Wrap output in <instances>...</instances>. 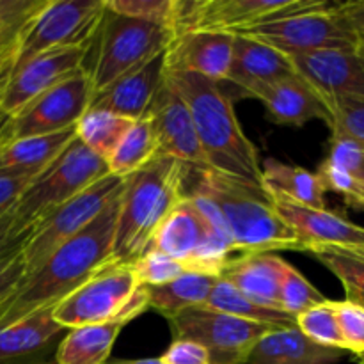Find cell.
<instances>
[{"label": "cell", "mask_w": 364, "mask_h": 364, "mask_svg": "<svg viewBox=\"0 0 364 364\" xmlns=\"http://www.w3.org/2000/svg\"><path fill=\"white\" fill-rule=\"evenodd\" d=\"M119 203L121 192L82 233L57 247L38 269L25 274L16 291L0 304V327L53 308L110 263Z\"/></svg>", "instance_id": "6da1fadb"}, {"label": "cell", "mask_w": 364, "mask_h": 364, "mask_svg": "<svg viewBox=\"0 0 364 364\" xmlns=\"http://www.w3.org/2000/svg\"><path fill=\"white\" fill-rule=\"evenodd\" d=\"M164 77L187 103L210 169L262 187L258 149L242 130L233 102L220 82L167 66Z\"/></svg>", "instance_id": "7a4b0ae2"}, {"label": "cell", "mask_w": 364, "mask_h": 364, "mask_svg": "<svg viewBox=\"0 0 364 364\" xmlns=\"http://www.w3.org/2000/svg\"><path fill=\"white\" fill-rule=\"evenodd\" d=\"M191 188L212 199L233 240L235 252L302 251L297 235L274 208L272 196L258 185L226 176L213 169H192Z\"/></svg>", "instance_id": "3957f363"}, {"label": "cell", "mask_w": 364, "mask_h": 364, "mask_svg": "<svg viewBox=\"0 0 364 364\" xmlns=\"http://www.w3.org/2000/svg\"><path fill=\"white\" fill-rule=\"evenodd\" d=\"M185 164L155 156L123 178L110 263H132L148 251L162 220L185 198Z\"/></svg>", "instance_id": "277c9868"}, {"label": "cell", "mask_w": 364, "mask_h": 364, "mask_svg": "<svg viewBox=\"0 0 364 364\" xmlns=\"http://www.w3.org/2000/svg\"><path fill=\"white\" fill-rule=\"evenodd\" d=\"M109 174L107 162L77 137L28 183L11 210L16 235L32 233L43 219Z\"/></svg>", "instance_id": "5b68a950"}, {"label": "cell", "mask_w": 364, "mask_h": 364, "mask_svg": "<svg viewBox=\"0 0 364 364\" xmlns=\"http://www.w3.org/2000/svg\"><path fill=\"white\" fill-rule=\"evenodd\" d=\"M148 309L146 287L139 284L130 263H107L52 308L64 329L109 322H132Z\"/></svg>", "instance_id": "8992f818"}, {"label": "cell", "mask_w": 364, "mask_h": 364, "mask_svg": "<svg viewBox=\"0 0 364 364\" xmlns=\"http://www.w3.org/2000/svg\"><path fill=\"white\" fill-rule=\"evenodd\" d=\"M173 39L174 32L171 28L135 20L105 7L95 38L96 57L91 68H87L95 92L166 52Z\"/></svg>", "instance_id": "52a82bcc"}, {"label": "cell", "mask_w": 364, "mask_h": 364, "mask_svg": "<svg viewBox=\"0 0 364 364\" xmlns=\"http://www.w3.org/2000/svg\"><path fill=\"white\" fill-rule=\"evenodd\" d=\"M331 6L326 0H178L174 38L196 31L242 34L269 21Z\"/></svg>", "instance_id": "ba28073f"}, {"label": "cell", "mask_w": 364, "mask_h": 364, "mask_svg": "<svg viewBox=\"0 0 364 364\" xmlns=\"http://www.w3.org/2000/svg\"><path fill=\"white\" fill-rule=\"evenodd\" d=\"M105 0H46L21 36L13 68L57 48L92 46Z\"/></svg>", "instance_id": "9c48e42d"}, {"label": "cell", "mask_w": 364, "mask_h": 364, "mask_svg": "<svg viewBox=\"0 0 364 364\" xmlns=\"http://www.w3.org/2000/svg\"><path fill=\"white\" fill-rule=\"evenodd\" d=\"M174 340H191L203 345L212 364H245L259 338L277 327L249 322L213 309H185L169 316Z\"/></svg>", "instance_id": "30bf717a"}, {"label": "cell", "mask_w": 364, "mask_h": 364, "mask_svg": "<svg viewBox=\"0 0 364 364\" xmlns=\"http://www.w3.org/2000/svg\"><path fill=\"white\" fill-rule=\"evenodd\" d=\"M121 191L123 178L105 174L34 226L31 238L21 249L25 274L38 269L57 247L82 233Z\"/></svg>", "instance_id": "8fae6325"}, {"label": "cell", "mask_w": 364, "mask_h": 364, "mask_svg": "<svg viewBox=\"0 0 364 364\" xmlns=\"http://www.w3.org/2000/svg\"><path fill=\"white\" fill-rule=\"evenodd\" d=\"M95 96L87 70L71 75L11 116L7 141L60 134L75 128Z\"/></svg>", "instance_id": "7c38bea8"}, {"label": "cell", "mask_w": 364, "mask_h": 364, "mask_svg": "<svg viewBox=\"0 0 364 364\" xmlns=\"http://www.w3.org/2000/svg\"><path fill=\"white\" fill-rule=\"evenodd\" d=\"M333 7L306 11L294 16L269 21L242 32V36L272 46L287 55L316 52V50H355L358 36L348 31Z\"/></svg>", "instance_id": "4fadbf2b"}, {"label": "cell", "mask_w": 364, "mask_h": 364, "mask_svg": "<svg viewBox=\"0 0 364 364\" xmlns=\"http://www.w3.org/2000/svg\"><path fill=\"white\" fill-rule=\"evenodd\" d=\"M149 249L183 263L191 272L215 277L231 258L212 244L201 215L187 196L162 220Z\"/></svg>", "instance_id": "5bb4252c"}, {"label": "cell", "mask_w": 364, "mask_h": 364, "mask_svg": "<svg viewBox=\"0 0 364 364\" xmlns=\"http://www.w3.org/2000/svg\"><path fill=\"white\" fill-rule=\"evenodd\" d=\"M91 46L57 48L13 68L0 92V110L7 116L20 112L27 103L85 68Z\"/></svg>", "instance_id": "9a60e30c"}, {"label": "cell", "mask_w": 364, "mask_h": 364, "mask_svg": "<svg viewBox=\"0 0 364 364\" xmlns=\"http://www.w3.org/2000/svg\"><path fill=\"white\" fill-rule=\"evenodd\" d=\"M288 57L295 73L323 103L364 100V59L358 50H316Z\"/></svg>", "instance_id": "2e32d148"}, {"label": "cell", "mask_w": 364, "mask_h": 364, "mask_svg": "<svg viewBox=\"0 0 364 364\" xmlns=\"http://www.w3.org/2000/svg\"><path fill=\"white\" fill-rule=\"evenodd\" d=\"M146 117L151 121L159 142V156H169L192 169H210L196 135L187 103L174 91L166 77Z\"/></svg>", "instance_id": "e0dca14e"}, {"label": "cell", "mask_w": 364, "mask_h": 364, "mask_svg": "<svg viewBox=\"0 0 364 364\" xmlns=\"http://www.w3.org/2000/svg\"><path fill=\"white\" fill-rule=\"evenodd\" d=\"M274 208L297 235L302 251L320 247H350L364 244V228L327 208H311L283 198H274Z\"/></svg>", "instance_id": "ac0fdd59"}, {"label": "cell", "mask_w": 364, "mask_h": 364, "mask_svg": "<svg viewBox=\"0 0 364 364\" xmlns=\"http://www.w3.org/2000/svg\"><path fill=\"white\" fill-rule=\"evenodd\" d=\"M164 71L166 52L121 75L102 91H96L89 109L107 110L130 121L142 119L148 114L153 98L162 84Z\"/></svg>", "instance_id": "d6986e66"}, {"label": "cell", "mask_w": 364, "mask_h": 364, "mask_svg": "<svg viewBox=\"0 0 364 364\" xmlns=\"http://www.w3.org/2000/svg\"><path fill=\"white\" fill-rule=\"evenodd\" d=\"M66 331L53 320L52 308L0 327V364H50Z\"/></svg>", "instance_id": "ffe728a7"}, {"label": "cell", "mask_w": 364, "mask_h": 364, "mask_svg": "<svg viewBox=\"0 0 364 364\" xmlns=\"http://www.w3.org/2000/svg\"><path fill=\"white\" fill-rule=\"evenodd\" d=\"M235 34L228 32H183L166 50V66L171 70L201 75L213 82L226 80L233 53Z\"/></svg>", "instance_id": "44dd1931"}, {"label": "cell", "mask_w": 364, "mask_h": 364, "mask_svg": "<svg viewBox=\"0 0 364 364\" xmlns=\"http://www.w3.org/2000/svg\"><path fill=\"white\" fill-rule=\"evenodd\" d=\"M291 75H295V68L287 53L247 36L235 34L226 80L245 95L255 98L256 92Z\"/></svg>", "instance_id": "7402d4cb"}, {"label": "cell", "mask_w": 364, "mask_h": 364, "mask_svg": "<svg viewBox=\"0 0 364 364\" xmlns=\"http://www.w3.org/2000/svg\"><path fill=\"white\" fill-rule=\"evenodd\" d=\"M287 259L274 252H249L228 259L220 279L263 308H279V284Z\"/></svg>", "instance_id": "603a6c76"}, {"label": "cell", "mask_w": 364, "mask_h": 364, "mask_svg": "<svg viewBox=\"0 0 364 364\" xmlns=\"http://www.w3.org/2000/svg\"><path fill=\"white\" fill-rule=\"evenodd\" d=\"M265 107L267 117L276 124L304 127L313 119L327 121L326 103L297 73L283 78L255 95Z\"/></svg>", "instance_id": "cb8c5ba5"}, {"label": "cell", "mask_w": 364, "mask_h": 364, "mask_svg": "<svg viewBox=\"0 0 364 364\" xmlns=\"http://www.w3.org/2000/svg\"><path fill=\"white\" fill-rule=\"evenodd\" d=\"M341 352L316 345L295 326L263 334L245 364H336Z\"/></svg>", "instance_id": "d4e9b609"}, {"label": "cell", "mask_w": 364, "mask_h": 364, "mask_svg": "<svg viewBox=\"0 0 364 364\" xmlns=\"http://www.w3.org/2000/svg\"><path fill=\"white\" fill-rule=\"evenodd\" d=\"M75 128L60 134L6 141L0 144V173L36 178L70 144Z\"/></svg>", "instance_id": "484cf974"}, {"label": "cell", "mask_w": 364, "mask_h": 364, "mask_svg": "<svg viewBox=\"0 0 364 364\" xmlns=\"http://www.w3.org/2000/svg\"><path fill=\"white\" fill-rule=\"evenodd\" d=\"M262 187L274 198H283L311 208H326V188L318 174L304 167L267 159L262 166Z\"/></svg>", "instance_id": "4316f807"}, {"label": "cell", "mask_w": 364, "mask_h": 364, "mask_svg": "<svg viewBox=\"0 0 364 364\" xmlns=\"http://www.w3.org/2000/svg\"><path fill=\"white\" fill-rule=\"evenodd\" d=\"M124 322L95 323L68 329L57 345V364H107Z\"/></svg>", "instance_id": "83f0119b"}, {"label": "cell", "mask_w": 364, "mask_h": 364, "mask_svg": "<svg viewBox=\"0 0 364 364\" xmlns=\"http://www.w3.org/2000/svg\"><path fill=\"white\" fill-rule=\"evenodd\" d=\"M219 277L208 274L185 272L171 283L162 287H146L148 308H153L166 318L185 311V309L203 306Z\"/></svg>", "instance_id": "f1b7e54d"}, {"label": "cell", "mask_w": 364, "mask_h": 364, "mask_svg": "<svg viewBox=\"0 0 364 364\" xmlns=\"http://www.w3.org/2000/svg\"><path fill=\"white\" fill-rule=\"evenodd\" d=\"M203 308L226 313V315L237 316V318L242 320H249V322L277 327V329L295 327V316L288 315L283 309L263 308V306L255 304L245 295H242L237 288H233L228 281L220 279V277L217 279L213 290L210 291L208 299L203 304Z\"/></svg>", "instance_id": "f546056e"}, {"label": "cell", "mask_w": 364, "mask_h": 364, "mask_svg": "<svg viewBox=\"0 0 364 364\" xmlns=\"http://www.w3.org/2000/svg\"><path fill=\"white\" fill-rule=\"evenodd\" d=\"M159 156V142L148 117L134 121L119 144L105 160L109 173L114 176L127 178L144 167L149 160Z\"/></svg>", "instance_id": "4dcf8cb0"}, {"label": "cell", "mask_w": 364, "mask_h": 364, "mask_svg": "<svg viewBox=\"0 0 364 364\" xmlns=\"http://www.w3.org/2000/svg\"><path fill=\"white\" fill-rule=\"evenodd\" d=\"M132 123L134 121L107 110L87 109L75 124V135L85 148L107 160Z\"/></svg>", "instance_id": "1f68e13d"}, {"label": "cell", "mask_w": 364, "mask_h": 364, "mask_svg": "<svg viewBox=\"0 0 364 364\" xmlns=\"http://www.w3.org/2000/svg\"><path fill=\"white\" fill-rule=\"evenodd\" d=\"M46 0H0V70L13 66L21 36Z\"/></svg>", "instance_id": "d6a6232c"}, {"label": "cell", "mask_w": 364, "mask_h": 364, "mask_svg": "<svg viewBox=\"0 0 364 364\" xmlns=\"http://www.w3.org/2000/svg\"><path fill=\"white\" fill-rule=\"evenodd\" d=\"M309 255L341 281L345 301L364 308V259L336 247L311 249Z\"/></svg>", "instance_id": "836d02e7"}, {"label": "cell", "mask_w": 364, "mask_h": 364, "mask_svg": "<svg viewBox=\"0 0 364 364\" xmlns=\"http://www.w3.org/2000/svg\"><path fill=\"white\" fill-rule=\"evenodd\" d=\"M295 326L306 338L315 341L316 345L343 350V340H341L340 327H338L334 301L327 299L322 304L301 313L295 318Z\"/></svg>", "instance_id": "e575fe53"}, {"label": "cell", "mask_w": 364, "mask_h": 364, "mask_svg": "<svg viewBox=\"0 0 364 364\" xmlns=\"http://www.w3.org/2000/svg\"><path fill=\"white\" fill-rule=\"evenodd\" d=\"M327 299L320 294L295 267L287 263L279 284V308L297 318L301 313L322 304Z\"/></svg>", "instance_id": "d590c367"}, {"label": "cell", "mask_w": 364, "mask_h": 364, "mask_svg": "<svg viewBox=\"0 0 364 364\" xmlns=\"http://www.w3.org/2000/svg\"><path fill=\"white\" fill-rule=\"evenodd\" d=\"M105 7L135 20L162 25L174 32L178 0H105Z\"/></svg>", "instance_id": "8d00e7d4"}, {"label": "cell", "mask_w": 364, "mask_h": 364, "mask_svg": "<svg viewBox=\"0 0 364 364\" xmlns=\"http://www.w3.org/2000/svg\"><path fill=\"white\" fill-rule=\"evenodd\" d=\"M139 284L142 287H162L171 283L176 277L183 276L185 272H191L183 263L169 258L164 252L148 249L144 255L139 256L135 262L130 263Z\"/></svg>", "instance_id": "74e56055"}, {"label": "cell", "mask_w": 364, "mask_h": 364, "mask_svg": "<svg viewBox=\"0 0 364 364\" xmlns=\"http://www.w3.org/2000/svg\"><path fill=\"white\" fill-rule=\"evenodd\" d=\"M331 135H341L364 146V100L326 103Z\"/></svg>", "instance_id": "f35d334b"}, {"label": "cell", "mask_w": 364, "mask_h": 364, "mask_svg": "<svg viewBox=\"0 0 364 364\" xmlns=\"http://www.w3.org/2000/svg\"><path fill=\"white\" fill-rule=\"evenodd\" d=\"M327 166L347 174L355 183L364 185V146L341 135H331V149Z\"/></svg>", "instance_id": "ab89813d"}, {"label": "cell", "mask_w": 364, "mask_h": 364, "mask_svg": "<svg viewBox=\"0 0 364 364\" xmlns=\"http://www.w3.org/2000/svg\"><path fill=\"white\" fill-rule=\"evenodd\" d=\"M338 327H340L343 350L358 355L364 354V308L348 301H334Z\"/></svg>", "instance_id": "60d3db41"}, {"label": "cell", "mask_w": 364, "mask_h": 364, "mask_svg": "<svg viewBox=\"0 0 364 364\" xmlns=\"http://www.w3.org/2000/svg\"><path fill=\"white\" fill-rule=\"evenodd\" d=\"M25 276V259L20 251L0 256V304L16 291Z\"/></svg>", "instance_id": "b9f144b4"}, {"label": "cell", "mask_w": 364, "mask_h": 364, "mask_svg": "<svg viewBox=\"0 0 364 364\" xmlns=\"http://www.w3.org/2000/svg\"><path fill=\"white\" fill-rule=\"evenodd\" d=\"M159 359L164 364H212L208 350L191 340H174Z\"/></svg>", "instance_id": "7bdbcfd3"}, {"label": "cell", "mask_w": 364, "mask_h": 364, "mask_svg": "<svg viewBox=\"0 0 364 364\" xmlns=\"http://www.w3.org/2000/svg\"><path fill=\"white\" fill-rule=\"evenodd\" d=\"M34 180L31 176H18V174H4L0 173V217L9 213L20 196L23 194L28 183Z\"/></svg>", "instance_id": "ee69618b"}, {"label": "cell", "mask_w": 364, "mask_h": 364, "mask_svg": "<svg viewBox=\"0 0 364 364\" xmlns=\"http://www.w3.org/2000/svg\"><path fill=\"white\" fill-rule=\"evenodd\" d=\"M333 13L340 18L348 31L358 36V39H364V0L334 4Z\"/></svg>", "instance_id": "f6af8a7d"}, {"label": "cell", "mask_w": 364, "mask_h": 364, "mask_svg": "<svg viewBox=\"0 0 364 364\" xmlns=\"http://www.w3.org/2000/svg\"><path fill=\"white\" fill-rule=\"evenodd\" d=\"M32 233L28 235H16L14 233L13 226V215L6 213L4 217H0V256H6L9 252L20 251L23 249L25 242L31 238Z\"/></svg>", "instance_id": "bcb514c9"}, {"label": "cell", "mask_w": 364, "mask_h": 364, "mask_svg": "<svg viewBox=\"0 0 364 364\" xmlns=\"http://www.w3.org/2000/svg\"><path fill=\"white\" fill-rule=\"evenodd\" d=\"M345 203H347L348 206H352V208L363 210L364 212V185H359L350 196H347V198H345Z\"/></svg>", "instance_id": "7dc6e473"}, {"label": "cell", "mask_w": 364, "mask_h": 364, "mask_svg": "<svg viewBox=\"0 0 364 364\" xmlns=\"http://www.w3.org/2000/svg\"><path fill=\"white\" fill-rule=\"evenodd\" d=\"M107 364H164L160 359H109Z\"/></svg>", "instance_id": "c3c4849f"}, {"label": "cell", "mask_w": 364, "mask_h": 364, "mask_svg": "<svg viewBox=\"0 0 364 364\" xmlns=\"http://www.w3.org/2000/svg\"><path fill=\"white\" fill-rule=\"evenodd\" d=\"M9 123H11V116H7L6 112L0 110V144L7 141V134H9Z\"/></svg>", "instance_id": "681fc988"}, {"label": "cell", "mask_w": 364, "mask_h": 364, "mask_svg": "<svg viewBox=\"0 0 364 364\" xmlns=\"http://www.w3.org/2000/svg\"><path fill=\"white\" fill-rule=\"evenodd\" d=\"M336 249H341V251L348 252V255L358 256V258L364 259V244L363 245H350V247H336Z\"/></svg>", "instance_id": "f907efd6"}, {"label": "cell", "mask_w": 364, "mask_h": 364, "mask_svg": "<svg viewBox=\"0 0 364 364\" xmlns=\"http://www.w3.org/2000/svg\"><path fill=\"white\" fill-rule=\"evenodd\" d=\"M11 70H13V66H7V68H4V70H0V92H2L4 85H6L7 78H9Z\"/></svg>", "instance_id": "816d5d0a"}, {"label": "cell", "mask_w": 364, "mask_h": 364, "mask_svg": "<svg viewBox=\"0 0 364 364\" xmlns=\"http://www.w3.org/2000/svg\"><path fill=\"white\" fill-rule=\"evenodd\" d=\"M355 50H358L359 55H361L363 59H364V39H359V41H358V48H355Z\"/></svg>", "instance_id": "f5cc1de1"}, {"label": "cell", "mask_w": 364, "mask_h": 364, "mask_svg": "<svg viewBox=\"0 0 364 364\" xmlns=\"http://www.w3.org/2000/svg\"><path fill=\"white\" fill-rule=\"evenodd\" d=\"M355 363H358V364H364V354H363V355H358V358H355Z\"/></svg>", "instance_id": "db71d44e"}, {"label": "cell", "mask_w": 364, "mask_h": 364, "mask_svg": "<svg viewBox=\"0 0 364 364\" xmlns=\"http://www.w3.org/2000/svg\"><path fill=\"white\" fill-rule=\"evenodd\" d=\"M50 364H57V363H55V361H52V363H50Z\"/></svg>", "instance_id": "11a10c76"}]
</instances>
